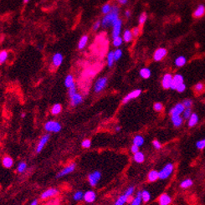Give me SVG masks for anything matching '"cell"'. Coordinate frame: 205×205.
Segmentation results:
<instances>
[{"label":"cell","mask_w":205,"mask_h":205,"mask_svg":"<svg viewBox=\"0 0 205 205\" xmlns=\"http://www.w3.org/2000/svg\"><path fill=\"white\" fill-rule=\"evenodd\" d=\"M119 13H120L119 7L117 5H112L111 13L105 15L101 20V26L103 28L113 26V24L119 20Z\"/></svg>","instance_id":"1"},{"label":"cell","mask_w":205,"mask_h":205,"mask_svg":"<svg viewBox=\"0 0 205 205\" xmlns=\"http://www.w3.org/2000/svg\"><path fill=\"white\" fill-rule=\"evenodd\" d=\"M174 171V164L173 163H167L162 169L159 171V179L166 180L169 178Z\"/></svg>","instance_id":"2"},{"label":"cell","mask_w":205,"mask_h":205,"mask_svg":"<svg viewBox=\"0 0 205 205\" xmlns=\"http://www.w3.org/2000/svg\"><path fill=\"white\" fill-rule=\"evenodd\" d=\"M44 127H45V130L46 131L55 132V133L59 132L62 129L60 123L59 121H56V120H48L47 122H45Z\"/></svg>","instance_id":"3"},{"label":"cell","mask_w":205,"mask_h":205,"mask_svg":"<svg viewBox=\"0 0 205 205\" xmlns=\"http://www.w3.org/2000/svg\"><path fill=\"white\" fill-rule=\"evenodd\" d=\"M108 83V78L106 76H102L96 80V81L94 85V91L95 93H101V91L105 90V88L106 87Z\"/></svg>","instance_id":"4"},{"label":"cell","mask_w":205,"mask_h":205,"mask_svg":"<svg viewBox=\"0 0 205 205\" xmlns=\"http://www.w3.org/2000/svg\"><path fill=\"white\" fill-rule=\"evenodd\" d=\"M101 178V173L99 171H95L88 175V181L91 187H95Z\"/></svg>","instance_id":"5"},{"label":"cell","mask_w":205,"mask_h":205,"mask_svg":"<svg viewBox=\"0 0 205 205\" xmlns=\"http://www.w3.org/2000/svg\"><path fill=\"white\" fill-rule=\"evenodd\" d=\"M142 91L141 90V89H136V90H134V91H131L129 92L127 95H125V97L122 99V103L123 104H126L127 102H129L131 100H134V99H136V98L139 97L141 95H142Z\"/></svg>","instance_id":"6"},{"label":"cell","mask_w":205,"mask_h":205,"mask_svg":"<svg viewBox=\"0 0 205 205\" xmlns=\"http://www.w3.org/2000/svg\"><path fill=\"white\" fill-rule=\"evenodd\" d=\"M167 55V50L165 48H158L156 49V51L154 52V55H153V59L156 62L162 61L163 59L165 58Z\"/></svg>","instance_id":"7"},{"label":"cell","mask_w":205,"mask_h":205,"mask_svg":"<svg viewBox=\"0 0 205 205\" xmlns=\"http://www.w3.org/2000/svg\"><path fill=\"white\" fill-rule=\"evenodd\" d=\"M173 75L170 73H167L163 75V79H162V86L163 89L165 90H168L171 89V85H172V82H173Z\"/></svg>","instance_id":"8"},{"label":"cell","mask_w":205,"mask_h":205,"mask_svg":"<svg viewBox=\"0 0 205 205\" xmlns=\"http://www.w3.org/2000/svg\"><path fill=\"white\" fill-rule=\"evenodd\" d=\"M185 110L184 106L182 103H178L170 110L169 113L171 117H175V116H181L183 113V111Z\"/></svg>","instance_id":"9"},{"label":"cell","mask_w":205,"mask_h":205,"mask_svg":"<svg viewBox=\"0 0 205 205\" xmlns=\"http://www.w3.org/2000/svg\"><path fill=\"white\" fill-rule=\"evenodd\" d=\"M121 28H122V20L119 19L112 26V32H111L112 39L116 38L117 36H120V32H121Z\"/></svg>","instance_id":"10"},{"label":"cell","mask_w":205,"mask_h":205,"mask_svg":"<svg viewBox=\"0 0 205 205\" xmlns=\"http://www.w3.org/2000/svg\"><path fill=\"white\" fill-rule=\"evenodd\" d=\"M75 163H70V164H69L68 166H66L65 167H64L63 169L58 173V174L56 175L57 178H62V177H64V176H66L70 174V173H73L75 169Z\"/></svg>","instance_id":"11"},{"label":"cell","mask_w":205,"mask_h":205,"mask_svg":"<svg viewBox=\"0 0 205 205\" xmlns=\"http://www.w3.org/2000/svg\"><path fill=\"white\" fill-rule=\"evenodd\" d=\"M64 61V56L62 55L61 53L56 52L53 55L52 57V65L57 68L59 67L62 65V63Z\"/></svg>","instance_id":"12"},{"label":"cell","mask_w":205,"mask_h":205,"mask_svg":"<svg viewBox=\"0 0 205 205\" xmlns=\"http://www.w3.org/2000/svg\"><path fill=\"white\" fill-rule=\"evenodd\" d=\"M49 134H45V135H44L41 138H40V140H39V143L36 146V153H39L43 149H44V147L46 145V143L49 142Z\"/></svg>","instance_id":"13"},{"label":"cell","mask_w":205,"mask_h":205,"mask_svg":"<svg viewBox=\"0 0 205 205\" xmlns=\"http://www.w3.org/2000/svg\"><path fill=\"white\" fill-rule=\"evenodd\" d=\"M182 83H184L183 76H182L181 74H176V75H173L171 89H172V90H175L176 91V88L178 87L180 84H182Z\"/></svg>","instance_id":"14"},{"label":"cell","mask_w":205,"mask_h":205,"mask_svg":"<svg viewBox=\"0 0 205 205\" xmlns=\"http://www.w3.org/2000/svg\"><path fill=\"white\" fill-rule=\"evenodd\" d=\"M70 106L73 107L77 106L83 102V96L80 93H75L71 97H70Z\"/></svg>","instance_id":"15"},{"label":"cell","mask_w":205,"mask_h":205,"mask_svg":"<svg viewBox=\"0 0 205 205\" xmlns=\"http://www.w3.org/2000/svg\"><path fill=\"white\" fill-rule=\"evenodd\" d=\"M59 191L56 189H49L45 190V192H42V194L40 195L41 199H47L49 198H53L58 194Z\"/></svg>","instance_id":"16"},{"label":"cell","mask_w":205,"mask_h":205,"mask_svg":"<svg viewBox=\"0 0 205 205\" xmlns=\"http://www.w3.org/2000/svg\"><path fill=\"white\" fill-rule=\"evenodd\" d=\"M83 199H84V200L87 203H91L95 201V199H96V194H95V192L94 191L88 190V191H86L84 193V198Z\"/></svg>","instance_id":"17"},{"label":"cell","mask_w":205,"mask_h":205,"mask_svg":"<svg viewBox=\"0 0 205 205\" xmlns=\"http://www.w3.org/2000/svg\"><path fill=\"white\" fill-rule=\"evenodd\" d=\"M172 203V198L167 193H163L161 194L158 199V203L159 205H170Z\"/></svg>","instance_id":"18"},{"label":"cell","mask_w":205,"mask_h":205,"mask_svg":"<svg viewBox=\"0 0 205 205\" xmlns=\"http://www.w3.org/2000/svg\"><path fill=\"white\" fill-rule=\"evenodd\" d=\"M205 14V6L203 4H199V6L197 7V9L194 10V12L192 13V16L196 18V19H199L201 18Z\"/></svg>","instance_id":"19"},{"label":"cell","mask_w":205,"mask_h":205,"mask_svg":"<svg viewBox=\"0 0 205 205\" xmlns=\"http://www.w3.org/2000/svg\"><path fill=\"white\" fill-rule=\"evenodd\" d=\"M88 41H89V36L87 34H84L82 35V37L80 39L78 42V49L80 50H82L85 48V46L87 45Z\"/></svg>","instance_id":"20"},{"label":"cell","mask_w":205,"mask_h":205,"mask_svg":"<svg viewBox=\"0 0 205 205\" xmlns=\"http://www.w3.org/2000/svg\"><path fill=\"white\" fill-rule=\"evenodd\" d=\"M147 179L151 182H156L157 179H159V172L156 170H151L147 175Z\"/></svg>","instance_id":"21"},{"label":"cell","mask_w":205,"mask_h":205,"mask_svg":"<svg viewBox=\"0 0 205 205\" xmlns=\"http://www.w3.org/2000/svg\"><path fill=\"white\" fill-rule=\"evenodd\" d=\"M172 123L175 127H181L183 123V118L182 116H175V117H171Z\"/></svg>","instance_id":"22"},{"label":"cell","mask_w":205,"mask_h":205,"mask_svg":"<svg viewBox=\"0 0 205 205\" xmlns=\"http://www.w3.org/2000/svg\"><path fill=\"white\" fill-rule=\"evenodd\" d=\"M139 75L142 79H149L151 77V75H152V71H151V70L149 68H147V67H143V68H142L140 70V71H139Z\"/></svg>","instance_id":"23"},{"label":"cell","mask_w":205,"mask_h":205,"mask_svg":"<svg viewBox=\"0 0 205 205\" xmlns=\"http://www.w3.org/2000/svg\"><path fill=\"white\" fill-rule=\"evenodd\" d=\"M199 116L196 114V113H192L191 115V117H189V122H188V125H189V127H195L197 124L199 123Z\"/></svg>","instance_id":"24"},{"label":"cell","mask_w":205,"mask_h":205,"mask_svg":"<svg viewBox=\"0 0 205 205\" xmlns=\"http://www.w3.org/2000/svg\"><path fill=\"white\" fill-rule=\"evenodd\" d=\"M133 34H132V32L130 29H126L123 32V35H122V39H123V41L126 43L131 42L132 39H133Z\"/></svg>","instance_id":"25"},{"label":"cell","mask_w":205,"mask_h":205,"mask_svg":"<svg viewBox=\"0 0 205 205\" xmlns=\"http://www.w3.org/2000/svg\"><path fill=\"white\" fill-rule=\"evenodd\" d=\"M186 63H187V58L183 56H180L178 57H177L175 59V60H174V64L178 68L184 66L186 65Z\"/></svg>","instance_id":"26"},{"label":"cell","mask_w":205,"mask_h":205,"mask_svg":"<svg viewBox=\"0 0 205 205\" xmlns=\"http://www.w3.org/2000/svg\"><path fill=\"white\" fill-rule=\"evenodd\" d=\"M2 164H3V166L4 167H6V168H10V167H12L13 165V158L11 157V156H4L2 160Z\"/></svg>","instance_id":"27"},{"label":"cell","mask_w":205,"mask_h":205,"mask_svg":"<svg viewBox=\"0 0 205 205\" xmlns=\"http://www.w3.org/2000/svg\"><path fill=\"white\" fill-rule=\"evenodd\" d=\"M65 86L66 88H70L71 86L75 85V79H74V76L70 74L66 75V77L65 79Z\"/></svg>","instance_id":"28"},{"label":"cell","mask_w":205,"mask_h":205,"mask_svg":"<svg viewBox=\"0 0 205 205\" xmlns=\"http://www.w3.org/2000/svg\"><path fill=\"white\" fill-rule=\"evenodd\" d=\"M142 203V191L137 192V195L134 198L130 203V205H141Z\"/></svg>","instance_id":"29"},{"label":"cell","mask_w":205,"mask_h":205,"mask_svg":"<svg viewBox=\"0 0 205 205\" xmlns=\"http://www.w3.org/2000/svg\"><path fill=\"white\" fill-rule=\"evenodd\" d=\"M133 160L137 163H142L145 161V155H144V153L139 151L138 153L133 154Z\"/></svg>","instance_id":"30"},{"label":"cell","mask_w":205,"mask_h":205,"mask_svg":"<svg viewBox=\"0 0 205 205\" xmlns=\"http://www.w3.org/2000/svg\"><path fill=\"white\" fill-rule=\"evenodd\" d=\"M144 137L142 136H141V135H137V136H135L133 137V140H132V143L133 145H136L137 146H142L144 144Z\"/></svg>","instance_id":"31"},{"label":"cell","mask_w":205,"mask_h":205,"mask_svg":"<svg viewBox=\"0 0 205 205\" xmlns=\"http://www.w3.org/2000/svg\"><path fill=\"white\" fill-rule=\"evenodd\" d=\"M115 57H114V51H110L107 54L106 56V62H107V65L109 68H111L115 63Z\"/></svg>","instance_id":"32"},{"label":"cell","mask_w":205,"mask_h":205,"mask_svg":"<svg viewBox=\"0 0 205 205\" xmlns=\"http://www.w3.org/2000/svg\"><path fill=\"white\" fill-rule=\"evenodd\" d=\"M51 114L54 115V116H57V115L60 114V112L62 111V106L61 104H59V103H56L52 106L51 108Z\"/></svg>","instance_id":"33"},{"label":"cell","mask_w":205,"mask_h":205,"mask_svg":"<svg viewBox=\"0 0 205 205\" xmlns=\"http://www.w3.org/2000/svg\"><path fill=\"white\" fill-rule=\"evenodd\" d=\"M129 199L130 198H128L127 196H126L125 194H122L117 199V201L115 202L114 205H124L126 203L129 201Z\"/></svg>","instance_id":"34"},{"label":"cell","mask_w":205,"mask_h":205,"mask_svg":"<svg viewBox=\"0 0 205 205\" xmlns=\"http://www.w3.org/2000/svg\"><path fill=\"white\" fill-rule=\"evenodd\" d=\"M192 184H193V182H192V179L187 178L181 182V183H180V187H181L182 189H186L190 188L191 186H192Z\"/></svg>","instance_id":"35"},{"label":"cell","mask_w":205,"mask_h":205,"mask_svg":"<svg viewBox=\"0 0 205 205\" xmlns=\"http://www.w3.org/2000/svg\"><path fill=\"white\" fill-rule=\"evenodd\" d=\"M9 58V52L7 50L0 51V65H3Z\"/></svg>","instance_id":"36"},{"label":"cell","mask_w":205,"mask_h":205,"mask_svg":"<svg viewBox=\"0 0 205 205\" xmlns=\"http://www.w3.org/2000/svg\"><path fill=\"white\" fill-rule=\"evenodd\" d=\"M111 9H112V5H111V3H106V4H104L103 6L101 7V11L104 15H106L109 13H111Z\"/></svg>","instance_id":"37"},{"label":"cell","mask_w":205,"mask_h":205,"mask_svg":"<svg viewBox=\"0 0 205 205\" xmlns=\"http://www.w3.org/2000/svg\"><path fill=\"white\" fill-rule=\"evenodd\" d=\"M123 39H122V37L121 36H117L116 38H113V40H112V45L114 47L116 48H119L121 45H122V43H123Z\"/></svg>","instance_id":"38"},{"label":"cell","mask_w":205,"mask_h":205,"mask_svg":"<svg viewBox=\"0 0 205 205\" xmlns=\"http://www.w3.org/2000/svg\"><path fill=\"white\" fill-rule=\"evenodd\" d=\"M142 199L143 203H148L151 200V193L147 190H142Z\"/></svg>","instance_id":"39"},{"label":"cell","mask_w":205,"mask_h":205,"mask_svg":"<svg viewBox=\"0 0 205 205\" xmlns=\"http://www.w3.org/2000/svg\"><path fill=\"white\" fill-rule=\"evenodd\" d=\"M27 168V163H24V162H21V163H19V165L17 167V171L18 173H23Z\"/></svg>","instance_id":"40"},{"label":"cell","mask_w":205,"mask_h":205,"mask_svg":"<svg viewBox=\"0 0 205 205\" xmlns=\"http://www.w3.org/2000/svg\"><path fill=\"white\" fill-rule=\"evenodd\" d=\"M192 114V110H191V108H185V110L183 111V113H182V118H183V120H189V117H191V115Z\"/></svg>","instance_id":"41"},{"label":"cell","mask_w":205,"mask_h":205,"mask_svg":"<svg viewBox=\"0 0 205 205\" xmlns=\"http://www.w3.org/2000/svg\"><path fill=\"white\" fill-rule=\"evenodd\" d=\"M146 20H147V14L146 13H141V15L138 18V23L140 25H143L144 23H146Z\"/></svg>","instance_id":"42"},{"label":"cell","mask_w":205,"mask_h":205,"mask_svg":"<svg viewBox=\"0 0 205 205\" xmlns=\"http://www.w3.org/2000/svg\"><path fill=\"white\" fill-rule=\"evenodd\" d=\"M83 198H84V192H82V191H77L73 196V199H74L75 201H80Z\"/></svg>","instance_id":"43"},{"label":"cell","mask_w":205,"mask_h":205,"mask_svg":"<svg viewBox=\"0 0 205 205\" xmlns=\"http://www.w3.org/2000/svg\"><path fill=\"white\" fill-rule=\"evenodd\" d=\"M122 55H123V52H122V50L120 49H117L114 51V57H115V60L117 61V60H119L121 57H122Z\"/></svg>","instance_id":"44"},{"label":"cell","mask_w":205,"mask_h":205,"mask_svg":"<svg viewBox=\"0 0 205 205\" xmlns=\"http://www.w3.org/2000/svg\"><path fill=\"white\" fill-rule=\"evenodd\" d=\"M196 147L199 150H203L205 148V138L202 139V140L198 141L196 142Z\"/></svg>","instance_id":"45"},{"label":"cell","mask_w":205,"mask_h":205,"mask_svg":"<svg viewBox=\"0 0 205 205\" xmlns=\"http://www.w3.org/2000/svg\"><path fill=\"white\" fill-rule=\"evenodd\" d=\"M134 192H135V189H134V187L131 186V187H129V188L126 190V192H124V194L126 196H127L128 198H131V196L133 195Z\"/></svg>","instance_id":"46"},{"label":"cell","mask_w":205,"mask_h":205,"mask_svg":"<svg viewBox=\"0 0 205 205\" xmlns=\"http://www.w3.org/2000/svg\"><path fill=\"white\" fill-rule=\"evenodd\" d=\"M153 109H154V111L160 112L163 110V105L161 102H156L153 105Z\"/></svg>","instance_id":"47"},{"label":"cell","mask_w":205,"mask_h":205,"mask_svg":"<svg viewBox=\"0 0 205 205\" xmlns=\"http://www.w3.org/2000/svg\"><path fill=\"white\" fill-rule=\"evenodd\" d=\"M91 146V141L90 140V139H85L84 141H82L81 146L83 148L87 149V148H90Z\"/></svg>","instance_id":"48"},{"label":"cell","mask_w":205,"mask_h":205,"mask_svg":"<svg viewBox=\"0 0 205 205\" xmlns=\"http://www.w3.org/2000/svg\"><path fill=\"white\" fill-rule=\"evenodd\" d=\"M75 93H77V91H76V85L75 84L73 86H71L70 88H69L68 89V95L70 97H71L72 95H74Z\"/></svg>","instance_id":"49"},{"label":"cell","mask_w":205,"mask_h":205,"mask_svg":"<svg viewBox=\"0 0 205 205\" xmlns=\"http://www.w3.org/2000/svg\"><path fill=\"white\" fill-rule=\"evenodd\" d=\"M182 105L184 106L185 108H191V106H192V101L191 99H185L182 101Z\"/></svg>","instance_id":"50"},{"label":"cell","mask_w":205,"mask_h":205,"mask_svg":"<svg viewBox=\"0 0 205 205\" xmlns=\"http://www.w3.org/2000/svg\"><path fill=\"white\" fill-rule=\"evenodd\" d=\"M203 89H204V85L201 83V82H199L198 84H196V85L194 86V90L197 92H201L202 91H203Z\"/></svg>","instance_id":"51"},{"label":"cell","mask_w":205,"mask_h":205,"mask_svg":"<svg viewBox=\"0 0 205 205\" xmlns=\"http://www.w3.org/2000/svg\"><path fill=\"white\" fill-rule=\"evenodd\" d=\"M186 85L184 83H182V84H180V85L178 86V87L176 88V91H178V93H182V92H184L186 91Z\"/></svg>","instance_id":"52"},{"label":"cell","mask_w":205,"mask_h":205,"mask_svg":"<svg viewBox=\"0 0 205 205\" xmlns=\"http://www.w3.org/2000/svg\"><path fill=\"white\" fill-rule=\"evenodd\" d=\"M131 32H132V34H133L134 37H137V36H139V34H140L141 29L139 27H135V28L132 29Z\"/></svg>","instance_id":"53"},{"label":"cell","mask_w":205,"mask_h":205,"mask_svg":"<svg viewBox=\"0 0 205 205\" xmlns=\"http://www.w3.org/2000/svg\"><path fill=\"white\" fill-rule=\"evenodd\" d=\"M101 26V20H98V21H96V22L93 24L92 29H93L94 31H96V30H98V29H100V27Z\"/></svg>","instance_id":"54"},{"label":"cell","mask_w":205,"mask_h":205,"mask_svg":"<svg viewBox=\"0 0 205 205\" xmlns=\"http://www.w3.org/2000/svg\"><path fill=\"white\" fill-rule=\"evenodd\" d=\"M153 146H154V148L155 149H160L161 147H162V145H161V143H160L159 141L157 140H154L153 142Z\"/></svg>","instance_id":"55"},{"label":"cell","mask_w":205,"mask_h":205,"mask_svg":"<svg viewBox=\"0 0 205 205\" xmlns=\"http://www.w3.org/2000/svg\"><path fill=\"white\" fill-rule=\"evenodd\" d=\"M131 152L135 154V153H137L139 152V146H136V145H133L132 144V146H131Z\"/></svg>","instance_id":"56"},{"label":"cell","mask_w":205,"mask_h":205,"mask_svg":"<svg viewBox=\"0 0 205 205\" xmlns=\"http://www.w3.org/2000/svg\"><path fill=\"white\" fill-rule=\"evenodd\" d=\"M117 3L120 5H126L128 3V0H117Z\"/></svg>","instance_id":"57"},{"label":"cell","mask_w":205,"mask_h":205,"mask_svg":"<svg viewBox=\"0 0 205 205\" xmlns=\"http://www.w3.org/2000/svg\"><path fill=\"white\" fill-rule=\"evenodd\" d=\"M131 14V13L130 10H126V11H125V16H126V18H127V19L130 18Z\"/></svg>","instance_id":"58"},{"label":"cell","mask_w":205,"mask_h":205,"mask_svg":"<svg viewBox=\"0 0 205 205\" xmlns=\"http://www.w3.org/2000/svg\"><path fill=\"white\" fill-rule=\"evenodd\" d=\"M38 204H39V201H38L37 199H34V200L30 203V205H38Z\"/></svg>","instance_id":"59"},{"label":"cell","mask_w":205,"mask_h":205,"mask_svg":"<svg viewBox=\"0 0 205 205\" xmlns=\"http://www.w3.org/2000/svg\"><path fill=\"white\" fill-rule=\"evenodd\" d=\"M115 130H116V131H120V127H119V126H117V127H116V128H115Z\"/></svg>","instance_id":"60"},{"label":"cell","mask_w":205,"mask_h":205,"mask_svg":"<svg viewBox=\"0 0 205 205\" xmlns=\"http://www.w3.org/2000/svg\"><path fill=\"white\" fill-rule=\"evenodd\" d=\"M25 116H26V114H25V113H24V112H23V113H22V114H21V117H22V118H24V117H25Z\"/></svg>","instance_id":"61"},{"label":"cell","mask_w":205,"mask_h":205,"mask_svg":"<svg viewBox=\"0 0 205 205\" xmlns=\"http://www.w3.org/2000/svg\"><path fill=\"white\" fill-rule=\"evenodd\" d=\"M29 1H30V0H23V2L24 3H28L29 2Z\"/></svg>","instance_id":"62"}]
</instances>
